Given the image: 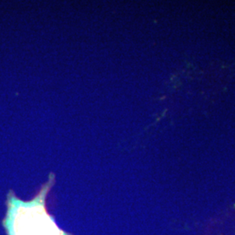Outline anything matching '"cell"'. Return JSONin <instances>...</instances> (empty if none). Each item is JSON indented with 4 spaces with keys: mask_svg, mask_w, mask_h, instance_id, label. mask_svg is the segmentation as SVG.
Here are the masks:
<instances>
[{
    "mask_svg": "<svg viewBox=\"0 0 235 235\" xmlns=\"http://www.w3.org/2000/svg\"><path fill=\"white\" fill-rule=\"evenodd\" d=\"M54 175L42 185L30 201H23L13 194L8 195V211L4 225L9 235H71L61 230L46 209V198L54 185Z\"/></svg>",
    "mask_w": 235,
    "mask_h": 235,
    "instance_id": "6da1fadb",
    "label": "cell"
}]
</instances>
